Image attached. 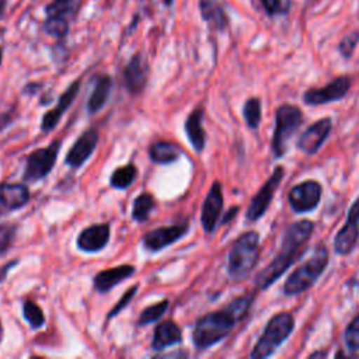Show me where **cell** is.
Listing matches in <instances>:
<instances>
[{"label": "cell", "instance_id": "obj_15", "mask_svg": "<svg viewBox=\"0 0 359 359\" xmlns=\"http://www.w3.org/2000/svg\"><path fill=\"white\" fill-rule=\"evenodd\" d=\"M97 143H98V132L93 128L84 130L67 151L65 163L74 170L80 168L94 153Z\"/></svg>", "mask_w": 359, "mask_h": 359}, {"label": "cell", "instance_id": "obj_32", "mask_svg": "<svg viewBox=\"0 0 359 359\" xmlns=\"http://www.w3.org/2000/svg\"><path fill=\"white\" fill-rule=\"evenodd\" d=\"M167 309H168V300H161V302H158L153 306L146 307L139 316L137 325L143 327V325H147L150 323L157 321L167 311Z\"/></svg>", "mask_w": 359, "mask_h": 359}, {"label": "cell", "instance_id": "obj_36", "mask_svg": "<svg viewBox=\"0 0 359 359\" xmlns=\"http://www.w3.org/2000/svg\"><path fill=\"white\" fill-rule=\"evenodd\" d=\"M136 290H137V285H135V286H132L130 289H128V290L125 292V294L119 299V302L115 304V307L109 311L108 318H112V317H115L119 311H122V310L129 304V302H130V300H132V297L135 296Z\"/></svg>", "mask_w": 359, "mask_h": 359}, {"label": "cell", "instance_id": "obj_9", "mask_svg": "<svg viewBox=\"0 0 359 359\" xmlns=\"http://www.w3.org/2000/svg\"><path fill=\"white\" fill-rule=\"evenodd\" d=\"M321 195V184L316 180H306L290 188L287 202L294 213H309L318 206Z\"/></svg>", "mask_w": 359, "mask_h": 359}, {"label": "cell", "instance_id": "obj_37", "mask_svg": "<svg viewBox=\"0 0 359 359\" xmlns=\"http://www.w3.org/2000/svg\"><path fill=\"white\" fill-rule=\"evenodd\" d=\"M265 11L268 15L273 17L276 14H282V13H286L287 7L283 6L282 0H261Z\"/></svg>", "mask_w": 359, "mask_h": 359}, {"label": "cell", "instance_id": "obj_42", "mask_svg": "<svg viewBox=\"0 0 359 359\" xmlns=\"http://www.w3.org/2000/svg\"><path fill=\"white\" fill-rule=\"evenodd\" d=\"M3 339V327H1V323H0V342Z\"/></svg>", "mask_w": 359, "mask_h": 359}, {"label": "cell", "instance_id": "obj_35", "mask_svg": "<svg viewBox=\"0 0 359 359\" xmlns=\"http://www.w3.org/2000/svg\"><path fill=\"white\" fill-rule=\"evenodd\" d=\"M72 10V4L70 1H62V0H56V3L48 4L45 8L46 15H60V17H66Z\"/></svg>", "mask_w": 359, "mask_h": 359}, {"label": "cell", "instance_id": "obj_17", "mask_svg": "<svg viewBox=\"0 0 359 359\" xmlns=\"http://www.w3.org/2000/svg\"><path fill=\"white\" fill-rule=\"evenodd\" d=\"M147 77L149 65L140 53H136L135 56H132V59L128 62L123 70V81L128 91L130 94H139L144 88Z\"/></svg>", "mask_w": 359, "mask_h": 359}, {"label": "cell", "instance_id": "obj_28", "mask_svg": "<svg viewBox=\"0 0 359 359\" xmlns=\"http://www.w3.org/2000/svg\"><path fill=\"white\" fill-rule=\"evenodd\" d=\"M154 208V199L150 194H140L135 201L132 206V219L143 223L149 219L151 209Z\"/></svg>", "mask_w": 359, "mask_h": 359}, {"label": "cell", "instance_id": "obj_39", "mask_svg": "<svg viewBox=\"0 0 359 359\" xmlns=\"http://www.w3.org/2000/svg\"><path fill=\"white\" fill-rule=\"evenodd\" d=\"M237 212H238V206H233V208L226 213V216H224V219L222 220V223H223V224L227 223L230 219L234 217V215H237Z\"/></svg>", "mask_w": 359, "mask_h": 359}, {"label": "cell", "instance_id": "obj_2", "mask_svg": "<svg viewBox=\"0 0 359 359\" xmlns=\"http://www.w3.org/2000/svg\"><path fill=\"white\" fill-rule=\"evenodd\" d=\"M254 293H245L233 299L224 309L199 317L192 331L194 346L199 351L208 349L223 341L250 311Z\"/></svg>", "mask_w": 359, "mask_h": 359}, {"label": "cell", "instance_id": "obj_38", "mask_svg": "<svg viewBox=\"0 0 359 359\" xmlns=\"http://www.w3.org/2000/svg\"><path fill=\"white\" fill-rule=\"evenodd\" d=\"M18 264V261L17 259H13V261H8V262H6L4 265H0V283L6 279V276L8 275V272H10V269L13 268V266H15Z\"/></svg>", "mask_w": 359, "mask_h": 359}, {"label": "cell", "instance_id": "obj_18", "mask_svg": "<svg viewBox=\"0 0 359 359\" xmlns=\"http://www.w3.org/2000/svg\"><path fill=\"white\" fill-rule=\"evenodd\" d=\"M109 241V224H91L80 231L77 237V247L84 252L101 251Z\"/></svg>", "mask_w": 359, "mask_h": 359}, {"label": "cell", "instance_id": "obj_5", "mask_svg": "<svg viewBox=\"0 0 359 359\" xmlns=\"http://www.w3.org/2000/svg\"><path fill=\"white\" fill-rule=\"evenodd\" d=\"M294 330V317L289 311H279L273 314L266 323L262 334L257 339L250 358L264 359L272 356L280 345L290 337Z\"/></svg>", "mask_w": 359, "mask_h": 359}, {"label": "cell", "instance_id": "obj_22", "mask_svg": "<svg viewBox=\"0 0 359 359\" xmlns=\"http://www.w3.org/2000/svg\"><path fill=\"white\" fill-rule=\"evenodd\" d=\"M202 119H203V109L195 108L188 115V118L185 121V126H184L188 140L191 142V144L196 153L203 151L205 144H206V133L202 126Z\"/></svg>", "mask_w": 359, "mask_h": 359}, {"label": "cell", "instance_id": "obj_41", "mask_svg": "<svg viewBox=\"0 0 359 359\" xmlns=\"http://www.w3.org/2000/svg\"><path fill=\"white\" fill-rule=\"evenodd\" d=\"M6 3H7V0H0V18H1V17H3V14H4Z\"/></svg>", "mask_w": 359, "mask_h": 359}, {"label": "cell", "instance_id": "obj_44", "mask_svg": "<svg viewBox=\"0 0 359 359\" xmlns=\"http://www.w3.org/2000/svg\"><path fill=\"white\" fill-rule=\"evenodd\" d=\"M1 59H3V50H1V48H0V65H1Z\"/></svg>", "mask_w": 359, "mask_h": 359}, {"label": "cell", "instance_id": "obj_19", "mask_svg": "<svg viewBox=\"0 0 359 359\" xmlns=\"http://www.w3.org/2000/svg\"><path fill=\"white\" fill-rule=\"evenodd\" d=\"M80 88V80L72 83L67 90L59 97L57 104L55 108L49 109L43 116H42V122H41V129L42 132H50L52 129L56 128V125L59 123L62 115L69 109V107L72 105V102L74 101L77 93Z\"/></svg>", "mask_w": 359, "mask_h": 359}, {"label": "cell", "instance_id": "obj_27", "mask_svg": "<svg viewBox=\"0 0 359 359\" xmlns=\"http://www.w3.org/2000/svg\"><path fill=\"white\" fill-rule=\"evenodd\" d=\"M136 175H137V170H136L135 164L129 163L126 165L116 168L112 172V175L109 178V184L115 189H126L129 185H132Z\"/></svg>", "mask_w": 359, "mask_h": 359}, {"label": "cell", "instance_id": "obj_6", "mask_svg": "<svg viewBox=\"0 0 359 359\" xmlns=\"http://www.w3.org/2000/svg\"><path fill=\"white\" fill-rule=\"evenodd\" d=\"M303 121L302 109L294 104H282L275 112V129L271 150L275 158H282L289 147V140L297 132Z\"/></svg>", "mask_w": 359, "mask_h": 359}, {"label": "cell", "instance_id": "obj_16", "mask_svg": "<svg viewBox=\"0 0 359 359\" xmlns=\"http://www.w3.org/2000/svg\"><path fill=\"white\" fill-rule=\"evenodd\" d=\"M29 201V189L25 184H0V216L21 209Z\"/></svg>", "mask_w": 359, "mask_h": 359}, {"label": "cell", "instance_id": "obj_11", "mask_svg": "<svg viewBox=\"0 0 359 359\" xmlns=\"http://www.w3.org/2000/svg\"><path fill=\"white\" fill-rule=\"evenodd\" d=\"M352 79L349 76H338L324 87L309 88L303 94L306 105H323L342 100L351 90Z\"/></svg>", "mask_w": 359, "mask_h": 359}, {"label": "cell", "instance_id": "obj_3", "mask_svg": "<svg viewBox=\"0 0 359 359\" xmlns=\"http://www.w3.org/2000/svg\"><path fill=\"white\" fill-rule=\"evenodd\" d=\"M259 257V234L248 230L240 234L230 247L227 254V275L231 280L245 279L255 268Z\"/></svg>", "mask_w": 359, "mask_h": 359}, {"label": "cell", "instance_id": "obj_31", "mask_svg": "<svg viewBox=\"0 0 359 359\" xmlns=\"http://www.w3.org/2000/svg\"><path fill=\"white\" fill-rule=\"evenodd\" d=\"M43 31L55 38H63L69 31V22L66 17L48 15L43 22Z\"/></svg>", "mask_w": 359, "mask_h": 359}, {"label": "cell", "instance_id": "obj_24", "mask_svg": "<svg viewBox=\"0 0 359 359\" xmlns=\"http://www.w3.org/2000/svg\"><path fill=\"white\" fill-rule=\"evenodd\" d=\"M111 88H112V80L109 76L101 74L97 77L93 93L87 102V111L90 114H95L104 108V105L107 104V101L109 98Z\"/></svg>", "mask_w": 359, "mask_h": 359}, {"label": "cell", "instance_id": "obj_12", "mask_svg": "<svg viewBox=\"0 0 359 359\" xmlns=\"http://www.w3.org/2000/svg\"><path fill=\"white\" fill-rule=\"evenodd\" d=\"M188 230H189L188 219L182 220L181 223L171 224L167 227H157L154 230L147 231L143 236L142 244L146 250L156 252V251H160V250L174 244L180 238H182L188 233Z\"/></svg>", "mask_w": 359, "mask_h": 359}, {"label": "cell", "instance_id": "obj_13", "mask_svg": "<svg viewBox=\"0 0 359 359\" xmlns=\"http://www.w3.org/2000/svg\"><path fill=\"white\" fill-rule=\"evenodd\" d=\"M332 129V119L330 116L321 118L311 123L296 140V147L307 156H314L328 139Z\"/></svg>", "mask_w": 359, "mask_h": 359}, {"label": "cell", "instance_id": "obj_23", "mask_svg": "<svg viewBox=\"0 0 359 359\" xmlns=\"http://www.w3.org/2000/svg\"><path fill=\"white\" fill-rule=\"evenodd\" d=\"M202 20L216 31H223L229 25L227 14L219 0H199Z\"/></svg>", "mask_w": 359, "mask_h": 359}, {"label": "cell", "instance_id": "obj_8", "mask_svg": "<svg viewBox=\"0 0 359 359\" xmlns=\"http://www.w3.org/2000/svg\"><path fill=\"white\" fill-rule=\"evenodd\" d=\"M285 177V167L283 165H276L269 175V178L262 184V187L258 189V192L251 198L250 206L245 212V220L250 223H254L259 220L265 212L268 210L276 189L279 188L282 180Z\"/></svg>", "mask_w": 359, "mask_h": 359}, {"label": "cell", "instance_id": "obj_45", "mask_svg": "<svg viewBox=\"0 0 359 359\" xmlns=\"http://www.w3.org/2000/svg\"><path fill=\"white\" fill-rule=\"evenodd\" d=\"M62 1H72V0H62Z\"/></svg>", "mask_w": 359, "mask_h": 359}, {"label": "cell", "instance_id": "obj_1", "mask_svg": "<svg viewBox=\"0 0 359 359\" xmlns=\"http://www.w3.org/2000/svg\"><path fill=\"white\" fill-rule=\"evenodd\" d=\"M313 231L314 222L309 219L297 220L289 224L282 234L279 251L273 259L255 275V289L266 290L269 286H272L292 266V264H294L306 252Z\"/></svg>", "mask_w": 359, "mask_h": 359}, {"label": "cell", "instance_id": "obj_20", "mask_svg": "<svg viewBox=\"0 0 359 359\" xmlns=\"http://www.w3.org/2000/svg\"><path fill=\"white\" fill-rule=\"evenodd\" d=\"M133 273H135L133 265H119L115 268L101 271L94 276V287L100 293L109 292L112 287H115L125 279L130 278Z\"/></svg>", "mask_w": 359, "mask_h": 359}, {"label": "cell", "instance_id": "obj_33", "mask_svg": "<svg viewBox=\"0 0 359 359\" xmlns=\"http://www.w3.org/2000/svg\"><path fill=\"white\" fill-rule=\"evenodd\" d=\"M358 42H359V32H358V31H353V32L345 35V36L339 41V43H338V52H339V55H341L344 59H349V57L353 55Z\"/></svg>", "mask_w": 359, "mask_h": 359}, {"label": "cell", "instance_id": "obj_40", "mask_svg": "<svg viewBox=\"0 0 359 359\" xmlns=\"http://www.w3.org/2000/svg\"><path fill=\"white\" fill-rule=\"evenodd\" d=\"M328 356V352L327 351H317V352H313V353H310L309 355V358L310 359H316V358H327Z\"/></svg>", "mask_w": 359, "mask_h": 359}, {"label": "cell", "instance_id": "obj_14", "mask_svg": "<svg viewBox=\"0 0 359 359\" xmlns=\"http://www.w3.org/2000/svg\"><path fill=\"white\" fill-rule=\"evenodd\" d=\"M223 210V191L222 184L219 181H215L202 203V212H201V223L206 233H213L217 227L219 219L222 216Z\"/></svg>", "mask_w": 359, "mask_h": 359}, {"label": "cell", "instance_id": "obj_7", "mask_svg": "<svg viewBox=\"0 0 359 359\" xmlns=\"http://www.w3.org/2000/svg\"><path fill=\"white\" fill-rule=\"evenodd\" d=\"M60 149V140H53L49 146L43 149H36L28 154L22 180L25 182H36L43 180L53 168L57 153Z\"/></svg>", "mask_w": 359, "mask_h": 359}, {"label": "cell", "instance_id": "obj_30", "mask_svg": "<svg viewBox=\"0 0 359 359\" xmlns=\"http://www.w3.org/2000/svg\"><path fill=\"white\" fill-rule=\"evenodd\" d=\"M22 314L24 318L28 321L31 328L38 330L45 324V316L42 309L35 304L32 300H25L22 304Z\"/></svg>", "mask_w": 359, "mask_h": 359}, {"label": "cell", "instance_id": "obj_4", "mask_svg": "<svg viewBox=\"0 0 359 359\" xmlns=\"http://www.w3.org/2000/svg\"><path fill=\"white\" fill-rule=\"evenodd\" d=\"M328 262L330 252L327 245L318 244L313 254L287 276L283 283V293L286 296H294L307 292L324 273Z\"/></svg>", "mask_w": 359, "mask_h": 359}, {"label": "cell", "instance_id": "obj_43", "mask_svg": "<svg viewBox=\"0 0 359 359\" xmlns=\"http://www.w3.org/2000/svg\"><path fill=\"white\" fill-rule=\"evenodd\" d=\"M163 1L165 6H171V3H172V0H163Z\"/></svg>", "mask_w": 359, "mask_h": 359}, {"label": "cell", "instance_id": "obj_34", "mask_svg": "<svg viewBox=\"0 0 359 359\" xmlns=\"http://www.w3.org/2000/svg\"><path fill=\"white\" fill-rule=\"evenodd\" d=\"M17 226L13 223L0 224V254H4L13 244Z\"/></svg>", "mask_w": 359, "mask_h": 359}, {"label": "cell", "instance_id": "obj_25", "mask_svg": "<svg viewBox=\"0 0 359 359\" xmlns=\"http://www.w3.org/2000/svg\"><path fill=\"white\" fill-rule=\"evenodd\" d=\"M181 149L178 144L167 140L156 142L149 147V157L157 164H170L180 158Z\"/></svg>", "mask_w": 359, "mask_h": 359}, {"label": "cell", "instance_id": "obj_10", "mask_svg": "<svg viewBox=\"0 0 359 359\" xmlns=\"http://www.w3.org/2000/svg\"><path fill=\"white\" fill-rule=\"evenodd\" d=\"M359 238V196L352 202L344 226L334 237V252L345 257L351 254Z\"/></svg>", "mask_w": 359, "mask_h": 359}, {"label": "cell", "instance_id": "obj_26", "mask_svg": "<svg viewBox=\"0 0 359 359\" xmlns=\"http://www.w3.org/2000/svg\"><path fill=\"white\" fill-rule=\"evenodd\" d=\"M243 116L250 129H258L262 119V102L258 97L248 98L243 105Z\"/></svg>", "mask_w": 359, "mask_h": 359}, {"label": "cell", "instance_id": "obj_29", "mask_svg": "<svg viewBox=\"0 0 359 359\" xmlns=\"http://www.w3.org/2000/svg\"><path fill=\"white\" fill-rule=\"evenodd\" d=\"M344 344L348 352H359V313L348 323L344 331Z\"/></svg>", "mask_w": 359, "mask_h": 359}, {"label": "cell", "instance_id": "obj_21", "mask_svg": "<svg viewBox=\"0 0 359 359\" xmlns=\"http://www.w3.org/2000/svg\"><path fill=\"white\" fill-rule=\"evenodd\" d=\"M182 341L181 328L171 320H165L156 325L151 348L154 351H164L171 345H177Z\"/></svg>", "mask_w": 359, "mask_h": 359}]
</instances>
